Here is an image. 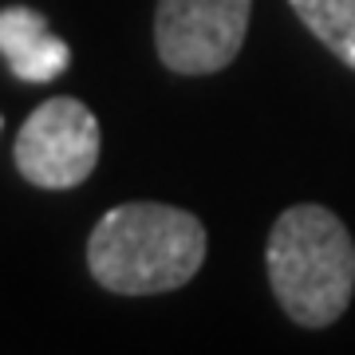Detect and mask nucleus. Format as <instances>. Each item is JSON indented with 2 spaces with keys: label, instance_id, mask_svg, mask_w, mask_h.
Returning a JSON list of instances; mask_svg holds the SVG:
<instances>
[{
  "label": "nucleus",
  "instance_id": "f257e3e1",
  "mask_svg": "<svg viewBox=\"0 0 355 355\" xmlns=\"http://www.w3.org/2000/svg\"><path fill=\"white\" fill-rule=\"evenodd\" d=\"M205 225L162 202H127L103 214L91 229L87 268L107 292L154 296L198 277L205 261Z\"/></svg>",
  "mask_w": 355,
  "mask_h": 355
},
{
  "label": "nucleus",
  "instance_id": "f03ea898",
  "mask_svg": "<svg viewBox=\"0 0 355 355\" xmlns=\"http://www.w3.org/2000/svg\"><path fill=\"white\" fill-rule=\"evenodd\" d=\"M265 265L277 304L300 328H328L352 304L355 241L328 205H288L272 221Z\"/></svg>",
  "mask_w": 355,
  "mask_h": 355
},
{
  "label": "nucleus",
  "instance_id": "7ed1b4c3",
  "mask_svg": "<svg viewBox=\"0 0 355 355\" xmlns=\"http://www.w3.org/2000/svg\"><path fill=\"white\" fill-rule=\"evenodd\" d=\"M99 166V119L71 95L44 99L16 135V170L40 190H76Z\"/></svg>",
  "mask_w": 355,
  "mask_h": 355
},
{
  "label": "nucleus",
  "instance_id": "20e7f679",
  "mask_svg": "<svg viewBox=\"0 0 355 355\" xmlns=\"http://www.w3.org/2000/svg\"><path fill=\"white\" fill-rule=\"evenodd\" d=\"M253 0H158L154 48L178 76H214L241 55Z\"/></svg>",
  "mask_w": 355,
  "mask_h": 355
},
{
  "label": "nucleus",
  "instance_id": "39448f33",
  "mask_svg": "<svg viewBox=\"0 0 355 355\" xmlns=\"http://www.w3.org/2000/svg\"><path fill=\"white\" fill-rule=\"evenodd\" d=\"M0 55L20 83H51L71 64V48L48 28L44 12L28 4L0 8Z\"/></svg>",
  "mask_w": 355,
  "mask_h": 355
},
{
  "label": "nucleus",
  "instance_id": "423d86ee",
  "mask_svg": "<svg viewBox=\"0 0 355 355\" xmlns=\"http://www.w3.org/2000/svg\"><path fill=\"white\" fill-rule=\"evenodd\" d=\"M300 24L355 71V0H288Z\"/></svg>",
  "mask_w": 355,
  "mask_h": 355
},
{
  "label": "nucleus",
  "instance_id": "0eeeda50",
  "mask_svg": "<svg viewBox=\"0 0 355 355\" xmlns=\"http://www.w3.org/2000/svg\"><path fill=\"white\" fill-rule=\"evenodd\" d=\"M0 127H4V119H0Z\"/></svg>",
  "mask_w": 355,
  "mask_h": 355
}]
</instances>
